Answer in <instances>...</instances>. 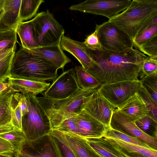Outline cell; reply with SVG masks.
<instances>
[{
	"label": "cell",
	"instance_id": "obj_39",
	"mask_svg": "<svg viewBox=\"0 0 157 157\" xmlns=\"http://www.w3.org/2000/svg\"><path fill=\"white\" fill-rule=\"evenodd\" d=\"M155 73H157V57L148 56L143 63L140 76L142 78L145 76Z\"/></svg>",
	"mask_w": 157,
	"mask_h": 157
},
{
	"label": "cell",
	"instance_id": "obj_2",
	"mask_svg": "<svg viewBox=\"0 0 157 157\" xmlns=\"http://www.w3.org/2000/svg\"><path fill=\"white\" fill-rule=\"evenodd\" d=\"M58 69L21 46L14 54L10 77L40 82L54 81L57 78Z\"/></svg>",
	"mask_w": 157,
	"mask_h": 157
},
{
	"label": "cell",
	"instance_id": "obj_33",
	"mask_svg": "<svg viewBox=\"0 0 157 157\" xmlns=\"http://www.w3.org/2000/svg\"><path fill=\"white\" fill-rule=\"evenodd\" d=\"M102 23L96 24L94 31L88 36L83 42L85 46L92 51H101L103 49V47L99 40V32L102 26Z\"/></svg>",
	"mask_w": 157,
	"mask_h": 157
},
{
	"label": "cell",
	"instance_id": "obj_17",
	"mask_svg": "<svg viewBox=\"0 0 157 157\" xmlns=\"http://www.w3.org/2000/svg\"><path fill=\"white\" fill-rule=\"evenodd\" d=\"M125 117L135 122L149 114L150 111L138 92L116 109Z\"/></svg>",
	"mask_w": 157,
	"mask_h": 157
},
{
	"label": "cell",
	"instance_id": "obj_12",
	"mask_svg": "<svg viewBox=\"0 0 157 157\" xmlns=\"http://www.w3.org/2000/svg\"><path fill=\"white\" fill-rule=\"evenodd\" d=\"M116 108L98 91L91 96L82 109L108 127Z\"/></svg>",
	"mask_w": 157,
	"mask_h": 157
},
{
	"label": "cell",
	"instance_id": "obj_41",
	"mask_svg": "<svg viewBox=\"0 0 157 157\" xmlns=\"http://www.w3.org/2000/svg\"><path fill=\"white\" fill-rule=\"evenodd\" d=\"M14 157H42L29 143L26 140L25 143L19 152H15Z\"/></svg>",
	"mask_w": 157,
	"mask_h": 157
},
{
	"label": "cell",
	"instance_id": "obj_8",
	"mask_svg": "<svg viewBox=\"0 0 157 157\" xmlns=\"http://www.w3.org/2000/svg\"><path fill=\"white\" fill-rule=\"evenodd\" d=\"M142 86L140 80L120 81L102 84L98 91L116 108L138 92Z\"/></svg>",
	"mask_w": 157,
	"mask_h": 157
},
{
	"label": "cell",
	"instance_id": "obj_27",
	"mask_svg": "<svg viewBox=\"0 0 157 157\" xmlns=\"http://www.w3.org/2000/svg\"><path fill=\"white\" fill-rule=\"evenodd\" d=\"M44 0H21L19 10L20 22L35 17Z\"/></svg>",
	"mask_w": 157,
	"mask_h": 157
},
{
	"label": "cell",
	"instance_id": "obj_20",
	"mask_svg": "<svg viewBox=\"0 0 157 157\" xmlns=\"http://www.w3.org/2000/svg\"><path fill=\"white\" fill-rule=\"evenodd\" d=\"M63 133L76 157H102L90 146L86 138L73 133Z\"/></svg>",
	"mask_w": 157,
	"mask_h": 157
},
{
	"label": "cell",
	"instance_id": "obj_43",
	"mask_svg": "<svg viewBox=\"0 0 157 157\" xmlns=\"http://www.w3.org/2000/svg\"><path fill=\"white\" fill-rule=\"evenodd\" d=\"M13 97L17 102L22 116L25 115L28 112V108L25 94L16 92L14 94Z\"/></svg>",
	"mask_w": 157,
	"mask_h": 157
},
{
	"label": "cell",
	"instance_id": "obj_22",
	"mask_svg": "<svg viewBox=\"0 0 157 157\" xmlns=\"http://www.w3.org/2000/svg\"><path fill=\"white\" fill-rule=\"evenodd\" d=\"M16 32L20 38L22 48L30 50L39 46L34 37L33 19L20 22Z\"/></svg>",
	"mask_w": 157,
	"mask_h": 157
},
{
	"label": "cell",
	"instance_id": "obj_4",
	"mask_svg": "<svg viewBox=\"0 0 157 157\" xmlns=\"http://www.w3.org/2000/svg\"><path fill=\"white\" fill-rule=\"evenodd\" d=\"M156 15L157 0H133L126 9L108 21L124 31L132 40L142 25Z\"/></svg>",
	"mask_w": 157,
	"mask_h": 157
},
{
	"label": "cell",
	"instance_id": "obj_29",
	"mask_svg": "<svg viewBox=\"0 0 157 157\" xmlns=\"http://www.w3.org/2000/svg\"><path fill=\"white\" fill-rule=\"evenodd\" d=\"M0 137L10 143L15 153L21 151L27 140L22 131L16 129L0 134Z\"/></svg>",
	"mask_w": 157,
	"mask_h": 157
},
{
	"label": "cell",
	"instance_id": "obj_45",
	"mask_svg": "<svg viewBox=\"0 0 157 157\" xmlns=\"http://www.w3.org/2000/svg\"><path fill=\"white\" fill-rule=\"evenodd\" d=\"M14 129L11 124L0 127V134L10 131Z\"/></svg>",
	"mask_w": 157,
	"mask_h": 157
},
{
	"label": "cell",
	"instance_id": "obj_19",
	"mask_svg": "<svg viewBox=\"0 0 157 157\" xmlns=\"http://www.w3.org/2000/svg\"><path fill=\"white\" fill-rule=\"evenodd\" d=\"M10 88L14 92L25 94L29 93L36 96L46 91L50 86V83L32 81L10 77L8 82Z\"/></svg>",
	"mask_w": 157,
	"mask_h": 157
},
{
	"label": "cell",
	"instance_id": "obj_28",
	"mask_svg": "<svg viewBox=\"0 0 157 157\" xmlns=\"http://www.w3.org/2000/svg\"><path fill=\"white\" fill-rule=\"evenodd\" d=\"M50 133L56 145L60 157H76L63 132L53 129Z\"/></svg>",
	"mask_w": 157,
	"mask_h": 157
},
{
	"label": "cell",
	"instance_id": "obj_47",
	"mask_svg": "<svg viewBox=\"0 0 157 157\" xmlns=\"http://www.w3.org/2000/svg\"><path fill=\"white\" fill-rule=\"evenodd\" d=\"M4 1V0H0V13L2 9Z\"/></svg>",
	"mask_w": 157,
	"mask_h": 157
},
{
	"label": "cell",
	"instance_id": "obj_15",
	"mask_svg": "<svg viewBox=\"0 0 157 157\" xmlns=\"http://www.w3.org/2000/svg\"><path fill=\"white\" fill-rule=\"evenodd\" d=\"M60 45L63 50L73 56L86 71L93 65L94 61L83 42L73 40L64 34L61 38Z\"/></svg>",
	"mask_w": 157,
	"mask_h": 157
},
{
	"label": "cell",
	"instance_id": "obj_14",
	"mask_svg": "<svg viewBox=\"0 0 157 157\" xmlns=\"http://www.w3.org/2000/svg\"><path fill=\"white\" fill-rule=\"evenodd\" d=\"M60 40L52 44L28 50L33 54L46 60L58 69H63L71 60L63 52L60 45Z\"/></svg>",
	"mask_w": 157,
	"mask_h": 157
},
{
	"label": "cell",
	"instance_id": "obj_32",
	"mask_svg": "<svg viewBox=\"0 0 157 157\" xmlns=\"http://www.w3.org/2000/svg\"><path fill=\"white\" fill-rule=\"evenodd\" d=\"M140 80L142 86L157 102V73L144 76Z\"/></svg>",
	"mask_w": 157,
	"mask_h": 157
},
{
	"label": "cell",
	"instance_id": "obj_48",
	"mask_svg": "<svg viewBox=\"0 0 157 157\" xmlns=\"http://www.w3.org/2000/svg\"><path fill=\"white\" fill-rule=\"evenodd\" d=\"M0 157H11L4 155H0Z\"/></svg>",
	"mask_w": 157,
	"mask_h": 157
},
{
	"label": "cell",
	"instance_id": "obj_7",
	"mask_svg": "<svg viewBox=\"0 0 157 157\" xmlns=\"http://www.w3.org/2000/svg\"><path fill=\"white\" fill-rule=\"evenodd\" d=\"M131 0H86L71 6L70 10L104 16L109 19L122 12L129 6Z\"/></svg>",
	"mask_w": 157,
	"mask_h": 157
},
{
	"label": "cell",
	"instance_id": "obj_24",
	"mask_svg": "<svg viewBox=\"0 0 157 157\" xmlns=\"http://www.w3.org/2000/svg\"><path fill=\"white\" fill-rule=\"evenodd\" d=\"M10 87L0 92V127L11 124V105L14 94Z\"/></svg>",
	"mask_w": 157,
	"mask_h": 157
},
{
	"label": "cell",
	"instance_id": "obj_3",
	"mask_svg": "<svg viewBox=\"0 0 157 157\" xmlns=\"http://www.w3.org/2000/svg\"><path fill=\"white\" fill-rule=\"evenodd\" d=\"M99 87L79 88L68 98L61 100L37 97L49 118L52 129L57 127L66 119L78 114Z\"/></svg>",
	"mask_w": 157,
	"mask_h": 157
},
{
	"label": "cell",
	"instance_id": "obj_13",
	"mask_svg": "<svg viewBox=\"0 0 157 157\" xmlns=\"http://www.w3.org/2000/svg\"><path fill=\"white\" fill-rule=\"evenodd\" d=\"M76 118L78 135L86 139L103 137L108 128L83 109L77 115Z\"/></svg>",
	"mask_w": 157,
	"mask_h": 157
},
{
	"label": "cell",
	"instance_id": "obj_34",
	"mask_svg": "<svg viewBox=\"0 0 157 157\" xmlns=\"http://www.w3.org/2000/svg\"><path fill=\"white\" fill-rule=\"evenodd\" d=\"M157 36V24L152 25L146 29L141 34L132 40L133 46L136 49Z\"/></svg>",
	"mask_w": 157,
	"mask_h": 157
},
{
	"label": "cell",
	"instance_id": "obj_5",
	"mask_svg": "<svg viewBox=\"0 0 157 157\" xmlns=\"http://www.w3.org/2000/svg\"><path fill=\"white\" fill-rule=\"evenodd\" d=\"M28 112L22 117V131L27 140H33L48 134L52 130L49 118L36 96L25 94Z\"/></svg>",
	"mask_w": 157,
	"mask_h": 157
},
{
	"label": "cell",
	"instance_id": "obj_25",
	"mask_svg": "<svg viewBox=\"0 0 157 157\" xmlns=\"http://www.w3.org/2000/svg\"><path fill=\"white\" fill-rule=\"evenodd\" d=\"M17 41L16 30L0 32V60L15 51Z\"/></svg>",
	"mask_w": 157,
	"mask_h": 157
},
{
	"label": "cell",
	"instance_id": "obj_30",
	"mask_svg": "<svg viewBox=\"0 0 157 157\" xmlns=\"http://www.w3.org/2000/svg\"><path fill=\"white\" fill-rule=\"evenodd\" d=\"M103 137L117 139L129 143L149 149H154L148 144L138 139L114 130L110 127L108 128Z\"/></svg>",
	"mask_w": 157,
	"mask_h": 157
},
{
	"label": "cell",
	"instance_id": "obj_31",
	"mask_svg": "<svg viewBox=\"0 0 157 157\" xmlns=\"http://www.w3.org/2000/svg\"><path fill=\"white\" fill-rule=\"evenodd\" d=\"M157 121L147 115L135 121L137 127L144 133L157 139Z\"/></svg>",
	"mask_w": 157,
	"mask_h": 157
},
{
	"label": "cell",
	"instance_id": "obj_37",
	"mask_svg": "<svg viewBox=\"0 0 157 157\" xmlns=\"http://www.w3.org/2000/svg\"><path fill=\"white\" fill-rule=\"evenodd\" d=\"M138 93L149 110L150 113L149 114L157 121V102L143 86Z\"/></svg>",
	"mask_w": 157,
	"mask_h": 157
},
{
	"label": "cell",
	"instance_id": "obj_11",
	"mask_svg": "<svg viewBox=\"0 0 157 157\" xmlns=\"http://www.w3.org/2000/svg\"><path fill=\"white\" fill-rule=\"evenodd\" d=\"M109 127L138 139L157 150V139L142 131L136 125L135 122L126 117L116 109L112 116Z\"/></svg>",
	"mask_w": 157,
	"mask_h": 157
},
{
	"label": "cell",
	"instance_id": "obj_26",
	"mask_svg": "<svg viewBox=\"0 0 157 157\" xmlns=\"http://www.w3.org/2000/svg\"><path fill=\"white\" fill-rule=\"evenodd\" d=\"M75 70L77 82L79 88L100 87L102 85L82 66H76Z\"/></svg>",
	"mask_w": 157,
	"mask_h": 157
},
{
	"label": "cell",
	"instance_id": "obj_40",
	"mask_svg": "<svg viewBox=\"0 0 157 157\" xmlns=\"http://www.w3.org/2000/svg\"><path fill=\"white\" fill-rule=\"evenodd\" d=\"M138 49L148 57H157V36L145 43Z\"/></svg>",
	"mask_w": 157,
	"mask_h": 157
},
{
	"label": "cell",
	"instance_id": "obj_46",
	"mask_svg": "<svg viewBox=\"0 0 157 157\" xmlns=\"http://www.w3.org/2000/svg\"><path fill=\"white\" fill-rule=\"evenodd\" d=\"M10 87L8 82H2L0 83V92Z\"/></svg>",
	"mask_w": 157,
	"mask_h": 157
},
{
	"label": "cell",
	"instance_id": "obj_6",
	"mask_svg": "<svg viewBox=\"0 0 157 157\" xmlns=\"http://www.w3.org/2000/svg\"><path fill=\"white\" fill-rule=\"evenodd\" d=\"M33 19L34 37L39 46L52 44L61 40L64 29L48 10L38 13Z\"/></svg>",
	"mask_w": 157,
	"mask_h": 157
},
{
	"label": "cell",
	"instance_id": "obj_9",
	"mask_svg": "<svg viewBox=\"0 0 157 157\" xmlns=\"http://www.w3.org/2000/svg\"><path fill=\"white\" fill-rule=\"evenodd\" d=\"M99 36L103 48L105 49L119 52L133 48L132 40L129 36L108 21L102 23Z\"/></svg>",
	"mask_w": 157,
	"mask_h": 157
},
{
	"label": "cell",
	"instance_id": "obj_35",
	"mask_svg": "<svg viewBox=\"0 0 157 157\" xmlns=\"http://www.w3.org/2000/svg\"><path fill=\"white\" fill-rule=\"evenodd\" d=\"M15 52H12L0 60V83L5 82L11 76L12 61Z\"/></svg>",
	"mask_w": 157,
	"mask_h": 157
},
{
	"label": "cell",
	"instance_id": "obj_18",
	"mask_svg": "<svg viewBox=\"0 0 157 157\" xmlns=\"http://www.w3.org/2000/svg\"><path fill=\"white\" fill-rule=\"evenodd\" d=\"M116 149L127 157H157V150L125 142L122 140L104 137Z\"/></svg>",
	"mask_w": 157,
	"mask_h": 157
},
{
	"label": "cell",
	"instance_id": "obj_1",
	"mask_svg": "<svg viewBox=\"0 0 157 157\" xmlns=\"http://www.w3.org/2000/svg\"><path fill=\"white\" fill-rule=\"evenodd\" d=\"M87 50L94 63L86 71L102 84L138 80L148 57L133 48L119 52L104 48L101 51Z\"/></svg>",
	"mask_w": 157,
	"mask_h": 157
},
{
	"label": "cell",
	"instance_id": "obj_38",
	"mask_svg": "<svg viewBox=\"0 0 157 157\" xmlns=\"http://www.w3.org/2000/svg\"><path fill=\"white\" fill-rule=\"evenodd\" d=\"M77 115L66 119L54 129L63 132L73 133L78 135L77 127Z\"/></svg>",
	"mask_w": 157,
	"mask_h": 157
},
{
	"label": "cell",
	"instance_id": "obj_23",
	"mask_svg": "<svg viewBox=\"0 0 157 157\" xmlns=\"http://www.w3.org/2000/svg\"><path fill=\"white\" fill-rule=\"evenodd\" d=\"M86 139L90 146L102 157H127L116 149L104 137Z\"/></svg>",
	"mask_w": 157,
	"mask_h": 157
},
{
	"label": "cell",
	"instance_id": "obj_16",
	"mask_svg": "<svg viewBox=\"0 0 157 157\" xmlns=\"http://www.w3.org/2000/svg\"><path fill=\"white\" fill-rule=\"evenodd\" d=\"M21 0H4L0 13V32L16 30L20 22L19 10Z\"/></svg>",
	"mask_w": 157,
	"mask_h": 157
},
{
	"label": "cell",
	"instance_id": "obj_42",
	"mask_svg": "<svg viewBox=\"0 0 157 157\" xmlns=\"http://www.w3.org/2000/svg\"><path fill=\"white\" fill-rule=\"evenodd\" d=\"M15 153L13 147L10 143L0 137V155L13 157Z\"/></svg>",
	"mask_w": 157,
	"mask_h": 157
},
{
	"label": "cell",
	"instance_id": "obj_21",
	"mask_svg": "<svg viewBox=\"0 0 157 157\" xmlns=\"http://www.w3.org/2000/svg\"><path fill=\"white\" fill-rule=\"evenodd\" d=\"M27 140L42 157H60L50 132L37 139Z\"/></svg>",
	"mask_w": 157,
	"mask_h": 157
},
{
	"label": "cell",
	"instance_id": "obj_36",
	"mask_svg": "<svg viewBox=\"0 0 157 157\" xmlns=\"http://www.w3.org/2000/svg\"><path fill=\"white\" fill-rule=\"evenodd\" d=\"M11 124L14 129L22 131V114L17 101L13 97L11 105Z\"/></svg>",
	"mask_w": 157,
	"mask_h": 157
},
{
	"label": "cell",
	"instance_id": "obj_44",
	"mask_svg": "<svg viewBox=\"0 0 157 157\" xmlns=\"http://www.w3.org/2000/svg\"><path fill=\"white\" fill-rule=\"evenodd\" d=\"M155 24H157V15L150 18L142 25L137 32L135 38L141 34L146 29Z\"/></svg>",
	"mask_w": 157,
	"mask_h": 157
},
{
	"label": "cell",
	"instance_id": "obj_10",
	"mask_svg": "<svg viewBox=\"0 0 157 157\" xmlns=\"http://www.w3.org/2000/svg\"><path fill=\"white\" fill-rule=\"evenodd\" d=\"M79 88L75 69L71 68L63 72L55 79L43 95L47 98L63 99L70 97Z\"/></svg>",
	"mask_w": 157,
	"mask_h": 157
}]
</instances>
